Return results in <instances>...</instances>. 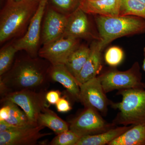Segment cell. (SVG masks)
Listing matches in <instances>:
<instances>
[{
    "label": "cell",
    "instance_id": "obj_28",
    "mask_svg": "<svg viewBox=\"0 0 145 145\" xmlns=\"http://www.w3.org/2000/svg\"><path fill=\"white\" fill-rule=\"evenodd\" d=\"M57 111L60 112H66L71 109L69 102L64 98H61L56 104Z\"/></svg>",
    "mask_w": 145,
    "mask_h": 145
},
{
    "label": "cell",
    "instance_id": "obj_19",
    "mask_svg": "<svg viewBox=\"0 0 145 145\" xmlns=\"http://www.w3.org/2000/svg\"><path fill=\"white\" fill-rule=\"evenodd\" d=\"M37 124L48 128L57 135L69 129V125L48 107L39 114Z\"/></svg>",
    "mask_w": 145,
    "mask_h": 145
},
{
    "label": "cell",
    "instance_id": "obj_13",
    "mask_svg": "<svg viewBox=\"0 0 145 145\" xmlns=\"http://www.w3.org/2000/svg\"><path fill=\"white\" fill-rule=\"evenodd\" d=\"M91 35L90 26L86 13L78 7L69 16L63 37L86 39Z\"/></svg>",
    "mask_w": 145,
    "mask_h": 145
},
{
    "label": "cell",
    "instance_id": "obj_3",
    "mask_svg": "<svg viewBox=\"0 0 145 145\" xmlns=\"http://www.w3.org/2000/svg\"><path fill=\"white\" fill-rule=\"evenodd\" d=\"M96 22L103 49L118 38L145 33V19L137 16L97 15Z\"/></svg>",
    "mask_w": 145,
    "mask_h": 145
},
{
    "label": "cell",
    "instance_id": "obj_29",
    "mask_svg": "<svg viewBox=\"0 0 145 145\" xmlns=\"http://www.w3.org/2000/svg\"><path fill=\"white\" fill-rule=\"evenodd\" d=\"M2 103L3 105L0 109V121H6L10 114V108L8 104L6 102Z\"/></svg>",
    "mask_w": 145,
    "mask_h": 145
},
{
    "label": "cell",
    "instance_id": "obj_8",
    "mask_svg": "<svg viewBox=\"0 0 145 145\" xmlns=\"http://www.w3.org/2000/svg\"><path fill=\"white\" fill-rule=\"evenodd\" d=\"M48 0H42L35 14L30 20L27 31L23 37L13 44L18 50H25L29 56L36 58L39 53L40 38L41 25L47 6Z\"/></svg>",
    "mask_w": 145,
    "mask_h": 145
},
{
    "label": "cell",
    "instance_id": "obj_15",
    "mask_svg": "<svg viewBox=\"0 0 145 145\" xmlns=\"http://www.w3.org/2000/svg\"><path fill=\"white\" fill-rule=\"evenodd\" d=\"M49 75L52 81L61 84L72 99L80 102V85L76 78L68 70L65 65H51Z\"/></svg>",
    "mask_w": 145,
    "mask_h": 145
},
{
    "label": "cell",
    "instance_id": "obj_24",
    "mask_svg": "<svg viewBox=\"0 0 145 145\" xmlns=\"http://www.w3.org/2000/svg\"><path fill=\"white\" fill-rule=\"evenodd\" d=\"M81 0H48V5L58 12L69 15L79 7Z\"/></svg>",
    "mask_w": 145,
    "mask_h": 145
},
{
    "label": "cell",
    "instance_id": "obj_34",
    "mask_svg": "<svg viewBox=\"0 0 145 145\" xmlns=\"http://www.w3.org/2000/svg\"><path fill=\"white\" fill-rule=\"evenodd\" d=\"M93 1H99V0H93Z\"/></svg>",
    "mask_w": 145,
    "mask_h": 145
},
{
    "label": "cell",
    "instance_id": "obj_20",
    "mask_svg": "<svg viewBox=\"0 0 145 145\" xmlns=\"http://www.w3.org/2000/svg\"><path fill=\"white\" fill-rule=\"evenodd\" d=\"M90 48L86 46H79L71 54L65 66L75 78L80 72L88 58Z\"/></svg>",
    "mask_w": 145,
    "mask_h": 145
},
{
    "label": "cell",
    "instance_id": "obj_1",
    "mask_svg": "<svg viewBox=\"0 0 145 145\" xmlns=\"http://www.w3.org/2000/svg\"><path fill=\"white\" fill-rule=\"evenodd\" d=\"M50 67L46 66L43 61L31 57L17 60L7 72L0 76L1 96L19 91L44 90L42 89L50 78Z\"/></svg>",
    "mask_w": 145,
    "mask_h": 145
},
{
    "label": "cell",
    "instance_id": "obj_7",
    "mask_svg": "<svg viewBox=\"0 0 145 145\" xmlns=\"http://www.w3.org/2000/svg\"><path fill=\"white\" fill-rule=\"evenodd\" d=\"M115 125L113 123H107L95 110L85 108L84 111L71 122L69 127L82 137L105 132Z\"/></svg>",
    "mask_w": 145,
    "mask_h": 145
},
{
    "label": "cell",
    "instance_id": "obj_4",
    "mask_svg": "<svg viewBox=\"0 0 145 145\" xmlns=\"http://www.w3.org/2000/svg\"><path fill=\"white\" fill-rule=\"evenodd\" d=\"M117 94L122 96V101L110 103L111 107L119 111L113 123L123 126L145 125V89H122Z\"/></svg>",
    "mask_w": 145,
    "mask_h": 145
},
{
    "label": "cell",
    "instance_id": "obj_27",
    "mask_svg": "<svg viewBox=\"0 0 145 145\" xmlns=\"http://www.w3.org/2000/svg\"><path fill=\"white\" fill-rule=\"evenodd\" d=\"M61 93L58 90L50 91L46 94V99L49 105H56L61 98Z\"/></svg>",
    "mask_w": 145,
    "mask_h": 145
},
{
    "label": "cell",
    "instance_id": "obj_30",
    "mask_svg": "<svg viewBox=\"0 0 145 145\" xmlns=\"http://www.w3.org/2000/svg\"><path fill=\"white\" fill-rule=\"evenodd\" d=\"M18 127L10 124L5 121H0V132L9 131Z\"/></svg>",
    "mask_w": 145,
    "mask_h": 145
},
{
    "label": "cell",
    "instance_id": "obj_12",
    "mask_svg": "<svg viewBox=\"0 0 145 145\" xmlns=\"http://www.w3.org/2000/svg\"><path fill=\"white\" fill-rule=\"evenodd\" d=\"M47 7L42 29V42L43 45L62 38L69 16L58 12L48 5Z\"/></svg>",
    "mask_w": 145,
    "mask_h": 145
},
{
    "label": "cell",
    "instance_id": "obj_9",
    "mask_svg": "<svg viewBox=\"0 0 145 145\" xmlns=\"http://www.w3.org/2000/svg\"><path fill=\"white\" fill-rule=\"evenodd\" d=\"M80 87V102L85 107L93 108L105 116L111 101L106 97L98 76L81 84Z\"/></svg>",
    "mask_w": 145,
    "mask_h": 145
},
{
    "label": "cell",
    "instance_id": "obj_23",
    "mask_svg": "<svg viewBox=\"0 0 145 145\" xmlns=\"http://www.w3.org/2000/svg\"><path fill=\"white\" fill-rule=\"evenodd\" d=\"M14 44L4 47L0 51V76L7 72L11 67L16 52Z\"/></svg>",
    "mask_w": 145,
    "mask_h": 145
},
{
    "label": "cell",
    "instance_id": "obj_17",
    "mask_svg": "<svg viewBox=\"0 0 145 145\" xmlns=\"http://www.w3.org/2000/svg\"><path fill=\"white\" fill-rule=\"evenodd\" d=\"M133 125L114 127L99 134L84 136L81 137L76 145H108L110 142L129 129Z\"/></svg>",
    "mask_w": 145,
    "mask_h": 145
},
{
    "label": "cell",
    "instance_id": "obj_21",
    "mask_svg": "<svg viewBox=\"0 0 145 145\" xmlns=\"http://www.w3.org/2000/svg\"><path fill=\"white\" fill-rule=\"evenodd\" d=\"M4 102H6L8 104L10 108L9 117L5 121H6L12 125L19 127L37 125L30 123L24 112L16 104L10 101Z\"/></svg>",
    "mask_w": 145,
    "mask_h": 145
},
{
    "label": "cell",
    "instance_id": "obj_18",
    "mask_svg": "<svg viewBox=\"0 0 145 145\" xmlns=\"http://www.w3.org/2000/svg\"><path fill=\"white\" fill-rule=\"evenodd\" d=\"M108 145H145V125H133Z\"/></svg>",
    "mask_w": 145,
    "mask_h": 145
},
{
    "label": "cell",
    "instance_id": "obj_5",
    "mask_svg": "<svg viewBox=\"0 0 145 145\" xmlns=\"http://www.w3.org/2000/svg\"><path fill=\"white\" fill-rule=\"evenodd\" d=\"M106 93L115 90L129 89H145L140 65L135 63L125 71L111 69L98 76Z\"/></svg>",
    "mask_w": 145,
    "mask_h": 145
},
{
    "label": "cell",
    "instance_id": "obj_33",
    "mask_svg": "<svg viewBox=\"0 0 145 145\" xmlns=\"http://www.w3.org/2000/svg\"><path fill=\"white\" fill-rule=\"evenodd\" d=\"M15 1H20V0H15Z\"/></svg>",
    "mask_w": 145,
    "mask_h": 145
},
{
    "label": "cell",
    "instance_id": "obj_26",
    "mask_svg": "<svg viewBox=\"0 0 145 145\" xmlns=\"http://www.w3.org/2000/svg\"><path fill=\"white\" fill-rule=\"evenodd\" d=\"M124 57V52L121 48L118 46H112L105 52V61L110 66L115 67L121 63Z\"/></svg>",
    "mask_w": 145,
    "mask_h": 145
},
{
    "label": "cell",
    "instance_id": "obj_14",
    "mask_svg": "<svg viewBox=\"0 0 145 145\" xmlns=\"http://www.w3.org/2000/svg\"><path fill=\"white\" fill-rule=\"evenodd\" d=\"M88 58L76 80L79 85L97 77L102 69V52L103 48L99 41L93 42L90 47Z\"/></svg>",
    "mask_w": 145,
    "mask_h": 145
},
{
    "label": "cell",
    "instance_id": "obj_25",
    "mask_svg": "<svg viewBox=\"0 0 145 145\" xmlns=\"http://www.w3.org/2000/svg\"><path fill=\"white\" fill-rule=\"evenodd\" d=\"M78 134L69 129L57 134L50 143V145H76L80 139Z\"/></svg>",
    "mask_w": 145,
    "mask_h": 145
},
{
    "label": "cell",
    "instance_id": "obj_32",
    "mask_svg": "<svg viewBox=\"0 0 145 145\" xmlns=\"http://www.w3.org/2000/svg\"><path fill=\"white\" fill-rule=\"evenodd\" d=\"M138 1H140V2L143 3L145 4V0H138Z\"/></svg>",
    "mask_w": 145,
    "mask_h": 145
},
{
    "label": "cell",
    "instance_id": "obj_16",
    "mask_svg": "<svg viewBox=\"0 0 145 145\" xmlns=\"http://www.w3.org/2000/svg\"><path fill=\"white\" fill-rule=\"evenodd\" d=\"M121 0H81L79 8L86 14L119 16Z\"/></svg>",
    "mask_w": 145,
    "mask_h": 145
},
{
    "label": "cell",
    "instance_id": "obj_6",
    "mask_svg": "<svg viewBox=\"0 0 145 145\" xmlns=\"http://www.w3.org/2000/svg\"><path fill=\"white\" fill-rule=\"evenodd\" d=\"M44 91L24 90L7 93L1 98V103L10 101L16 104L26 114L31 123L37 124L39 114L50 105Z\"/></svg>",
    "mask_w": 145,
    "mask_h": 145
},
{
    "label": "cell",
    "instance_id": "obj_11",
    "mask_svg": "<svg viewBox=\"0 0 145 145\" xmlns=\"http://www.w3.org/2000/svg\"><path fill=\"white\" fill-rule=\"evenodd\" d=\"M45 127L32 125L18 127L0 132V145H34L43 137L51 135V133H42Z\"/></svg>",
    "mask_w": 145,
    "mask_h": 145
},
{
    "label": "cell",
    "instance_id": "obj_22",
    "mask_svg": "<svg viewBox=\"0 0 145 145\" xmlns=\"http://www.w3.org/2000/svg\"><path fill=\"white\" fill-rule=\"evenodd\" d=\"M119 16H133L145 19V4L138 0H121Z\"/></svg>",
    "mask_w": 145,
    "mask_h": 145
},
{
    "label": "cell",
    "instance_id": "obj_31",
    "mask_svg": "<svg viewBox=\"0 0 145 145\" xmlns=\"http://www.w3.org/2000/svg\"><path fill=\"white\" fill-rule=\"evenodd\" d=\"M143 70L145 72V47L144 48V60L142 65Z\"/></svg>",
    "mask_w": 145,
    "mask_h": 145
},
{
    "label": "cell",
    "instance_id": "obj_10",
    "mask_svg": "<svg viewBox=\"0 0 145 145\" xmlns=\"http://www.w3.org/2000/svg\"><path fill=\"white\" fill-rule=\"evenodd\" d=\"M79 39L62 37L43 46L39 50V57L51 65H65L69 56L79 46Z\"/></svg>",
    "mask_w": 145,
    "mask_h": 145
},
{
    "label": "cell",
    "instance_id": "obj_2",
    "mask_svg": "<svg viewBox=\"0 0 145 145\" xmlns=\"http://www.w3.org/2000/svg\"><path fill=\"white\" fill-rule=\"evenodd\" d=\"M42 0H6L0 14V42L20 34L30 20Z\"/></svg>",
    "mask_w": 145,
    "mask_h": 145
}]
</instances>
